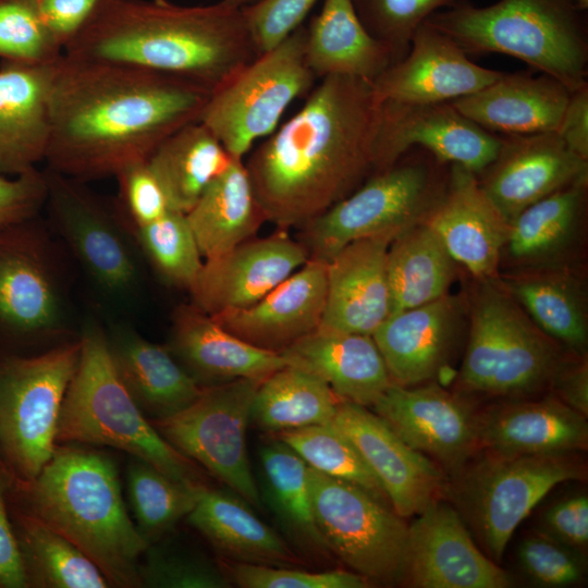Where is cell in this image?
I'll list each match as a JSON object with an SVG mask.
<instances>
[{"label":"cell","mask_w":588,"mask_h":588,"mask_svg":"<svg viewBox=\"0 0 588 588\" xmlns=\"http://www.w3.org/2000/svg\"><path fill=\"white\" fill-rule=\"evenodd\" d=\"M168 348L201 388L237 379L262 380L289 366L282 353L237 338L193 303L174 309Z\"/></svg>","instance_id":"obj_25"},{"label":"cell","mask_w":588,"mask_h":588,"mask_svg":"<svg viewBox=\"0 0 588 588\" xmlns=\"http://www.w3.org/2000/svg\"><path fill=\"white\" fill-rule=\"evenodd\" d=\"M455 265L441 238L426 221L395 237L387 252L390 315L448 294L455 277Z\"/></svg>","instance_id":"obj_40"},{"label":"cell","mask_w":588,"mask_h":588,"mask_svg":"<svg viewBox=\"0 0 588 588\" xmlns=\"http://www.w3.org/2000/svg\"><path fill=\"white\" fill-rule=\"evenodd\" d=\"M581 12L574 0H499L487 7L463 0L426 22L468 56L493 52L519 59L574 91L588 84Z\"/></svg>","instance_id":"obj_5"},{"label":"cell","mask_w":588,"mask_h":588,"mask_svg":"<svg viewBox=\"0 0 588 588\" xmlns=\"http://www.w3.org/2000/svg\"><path fill=\"white\" fill-rule=\"evenodd\" d=\"M78 340L79 359L61 407L57 442L111 446L183 485L205 486L192 461L158 432L121 382L109 355L106 328L89 319Z\"/></svg>","instance_id":"obj_6"},{"label":"cell","mask_w":588,"mask_h":588,"mask_svg":"<svg viewBox=\"0 0 588 588\" xmlns=\"http://www.w3.org/2000/svg\"><path fill=\"white\" fill-rule=\"evenodd\" d=\"M556 133L574 154L588 160V84L571 93Z\"/></svg>","instance_id":"obj_57"},{"label":"cell","mask_w":588,"mask_h":588,"mask_svg":"<svg viewBox=\"0 0 588 588\" xmlns=\"http://www.w3.org/2000/svg\"><path fill=\"white\" fill-rule=\"evenodd\" d=\"M331 422L357 449L401 517L418 515L444 492L441 469L365 406L341 401Z\"/></svg>","instance_id":"obj_18"},{"label":"cell","mask_w":588,"mask_h":588,"mask_svg":"<svg viewBox=\"0 0 588 588\" xmlns=\"http://www.w3.org/2000/svg\"><path fill=\"white\" fill-rule=\"evenodd\" d=\"M126 485L136 527L149 544L189 514L203 487L183 485L136 457L127 465Z\"/></svg>","instance_id":"obj_43"},{"label":"cell","mask_w":588,"mask_h":588,"mask_svg":"<svg viewBox=\"0 0 588 588\" xmlns=\"http://www.w3.org/2000/svg\"><path fill=\"white\" fill-rule=\"evenodd\" d=\"M412 449L458 468L479 444V418L436 384L392 383L371 406Z\"/></svg>","instance_id":"obj_21"},{"label":"cell","mask_w":588,"mask_h":588,"mask_svg":"<svg viewBox=\"0 0 588 588\" xmlns=\"http://www.w3.org/2000/svg\"><path fill=\"white\" fill-rule=\"evenodd\" d=\"M139 564L140 587L229 588L224 567L207 558L179 549L149 544Z\"/></svg>","instance_id":"obj_48"},{"label":"cell","mask_w":588,"mask_h":588,"mask_svg":"<svg viewBox=\"0 0 588 588\" xmlns=\"http://www.w3.org/2000/svg\"><path fill=\"white\" fill-rule=\"evenodd\" d=\"M115 176L123 208L133 226L151 223L172 210L147 160L126 166Z\"/></svg>","instance_id":"obj_52"},{"label":"cell","mask_w":588,"mask_h":588,"mask_svg":"<svg viewBox=\"0 0 588 588\" xmlns=\"http://www.w3.org/2000/svg\"><path fill=\"white\" fill-rule=\"evenodd\" d=\"M236 493L203 486L186 516L215 550L229 562L295 566L303 560L284 538L264 523Z\"/></svg>","instance_id":"obj_32"},{"label":"cell","mask_w":588,"mask_h":588,"mask_svg":"<svg viewBox=\"0 0 588 588\" xmlns=\"http://www.w3.org/2000/svg\"><path fill=\"white\" fill-rule=\"evenodd\" d=\"M222 1L230 4V5H233V7H236V8H242V7L252 4V3L256 2L257 0H222Z\"/></svg>","instance_id":"obj_59"},{"label":"cell","mask_w":588,"mask_h":588,"mask_svg":"<svg viewBox=\"0 0 588 588\" xmlns=\"http://www.w3.org/2000/svg\"><path fill=\"white\" fill-rule=\"evenodd\" d=\"M318 0H257L242 7L257 54L274 48L302 25Z\"/></svg>","instance_id":"obj_51"},{"label":"cell","mask_w":588,"mask_h":588,"mask_svg":"<svg viewBox=\"0 0 588 588\" xmlns=\"http://www.w3.org/2000/svg\"><path fill=\"white\" fill-rule=\"evenodd\" d=\"M381 102L371 82L331 75L245 167L266 220L301 229L373 173Z\"/></svg>","instance_id":"obj_2"},{"label":"cell","mask_w":588,"mask_h":588,"mask_svg":"<svg viewBox=\"0 0 588 588\" xmlns=\"http://www.w3.org/2000/svg\"><path fill=\"white\" fill-rule=\"evenodd\" d=\"M340 402L331 388L316 375L285 366L260 381L252 404L250 422L273 433L329 424Z\"/></svg>","instance_id":"obj_41"},{"label":"cell","mask_w":588,"mask_h":588,"mask_svg":"<svg viewBox=\"0 0 588 588\" xmlns=\"http://www.w3.org/2000/svg\"><path fill=\"white\" fill-rule=\"evenodd\" d=\"M260 381L237 379L203 388L183 411L150 421L173 448L261 511L264 503L246 448L252 404Z\"/></svg>","instance_id":"obj_14"},{"label":"cell","mask_w":588,"mask_h":588,"mask_svg":"<svg viewBox=\"0 0 588 588\" xmlns=\"http://www.w3.org/2000/svg\"><path fill=\"white\" fill-rule=\"evenodd\" d=\"M306 62L317 78L347 75L375 81L394 63L391 51L363 25L351 0H324L306 26Z\"/></svg>","instance_id":"obj_36"},{"label":"cell","mask_w":588,"mask_h":588,"mask_svg":"<svg viewBox=\"0 0 588 588\" xmlns=\"http://www.w3.org/2000/svg\"><path fill=\"white\" fill-rule=\"evenodd\" d=\"M556 347L493 280H481L470 304V327L458 373L463 390L487 395L532 392L560 367Z\"/></svg>","instance_id":"obj_8"},{"label":"cell","mask_w":588,"mask_h":588,"mask_svg":"<svg viewBox=\"0 0 588 588\" xmlns=\"http://www.w3.org/2000/svg\"><path fill=\"white\" fill-rule=\"evenodd\" d=\"M588 175L524 209L511 223L503 253L523 269L566 265L587 207Z\"/></svg>","instance_id":"obj_34"},{"label":"cell","mask_w":588,"mask_h":588,"mask_svg":"<svg viewBox=\"0 0 588 588\" xmlns=\"http://www.w3.org/2000/svg\"><path fill=\"white\" fill-rule=\"evenodd\" d=\"M278 439L294 450L310 468L356 485L390 504L382 486L357 449L332 422L284 430L278 433Z\"/></svg>","instance_id":"obj_44"},{"label":"cell","mask_w":588,"mask_h":588,"mask_svg":"<svg viewBox=\"0 0 588 588\" xmlns=\"http://www.w3.org/2000/svg\"><path fill=\"white\" fill-rule=\"evenodd\" d=\"M306 26L258 54L213 90L200 114L229 155L243 160L253 144L270 135L291 102L317 77L305 58Z\"/></svg>","instance_id":"obj_10"},{"label":"cell","mask_w":588,"mask_h":588,"mask_svg":"<svg viewBox=\"0 0 588 588\" xmlns=\"http://www.w3.org/2000/svg\"><path fill=\"white\" fill-rule=\"evenodd\" d=\"M280 353L289 366L316 375L344 402L371 407L392 384L372 335L317 329Z\"/></svg>","instance_id":"obj_31"},{"label":"cell","mask_w":588,"mask_h":588,"mask_svg":"<svg viewBox=\"0 0 588 588\" xmlns=\"http://www.w3.org/2000/svg\"><path fill=\"white\" fill-rule=\"evenodd\" d=\"M57 250L36 218L0 229V341H71L68 287Z\"/></svg>","instance_id":"obj_11"},{"label":"cell","mask_w":588,"mask_h":588,"mask_svg":"<svg viewBox=\"0 0 588 588\" xmlns=\"http://www.w3.org/2000/svg\"><path fill=\"white\" fill-rule=\"evenodd\" d=\"M47 200L45 171L15 176L0 174V229L34 219Z\"/></svg>","instance_id":"obj_53"},{"label":"cell","mask_w":588,"mask_h":588,"mask_svg":"<svg viewBox=\"0 0 588 588\" xmlns=\"http://www.w3.org/2000/svg\"><path fill=\"white\" fill-rule=\"evenodd\" d=\"M287 230L253 237L206 259L188 289L192 303L209 316L253 305L307 260L304 246Z\"/></svg>","instance_id":"obj_19"},{"label":"cell","mask_w":588,"mask_h":588,"mask_svg":"<svg viewBox=\"0 0 588 588\" xmlns=\"http://www.w3.org/2000/svg\"><path fill=\"white\" fill-rule=\"evenodd\" d=\"M551 382L563 403L583 416L588 415V366L586 360L572 366L562 365L555 371Z\"/></svg>","instance_id":"obj_58"},{"label":"cell","mask_w":588,"mask_h":588,"mask_svg":"<svg viewBox=\"0 0 588 588\" xmlns=\"http://www.w3.org/2000/svg\"><path fill=\"white\" fill-rule=\"evenodd\" d=\"M462 320V303L445 294L390 315L372 338L392 383L413 387L433 378L446 362Z\"/></svg>","instance_id":"obj_28"},{"label":"cell","mask_w":588,"mask_h":588,"mask_svg":"<svg viewBox=\"0 0 588 588\" xmlns=\"http://www.w3.org/2000/svg\"><path fill=\"white\" fill-rule=\"evenodd\" d=\"M57 63L1 60L0 174L20 175L36 169L37 163L45 160Z\"/></svg>","instance_id":"obj_27"},{"label":"cell","mask_w":588,"mask_h":588,"mask_svg":"<svg viewBox=\"0 0 588 588\" xmlns=\"http://www.w3.org/2000/svg\"><path fill=\"white\" fill-rule=\"evenodd\" d=\"M499 284L549 339L579 355L586 353V295L566 265L523 269Z\"/></svg>","instance_id":"obj_37"},{"label":"cell","mask_w":588,"mask_h":588,"mask_svg":"<svg viewBox=\"0 0 588 588\" xmlns=\"http://www.w3.org/2000/svg\"><path fill=\"white\" fill-rule=\"evenodd\" d=\"M106 339L115 372L149 420L177 414L200 394L203 388L168 346L150 342L125 322L111 323Z\"/></svg>","instance_id":"obj_30"},{"label":"cell","mask_w":588,"mask_h":588,"mask_svg":"<svg viewBox=\"0 0 588 588\" xmlns=\"http://www.w3.org/2000/svg\"><path fill=\"white\" fill-rule=\"evenodd\" d=\"M571 90L550 75L502 73L482 89L451 101L480 127L503 135L556 132Z\"/></svg>","instance_id":"obj_29"},{"label":"cell","mask_w":588,"mask_h":588,"mask_svg":"<svg viewBox=\"0 0 588 588\" xmlns=\"http://www.w3.org/2000/svg\"><path fill=\"white\" fill-rule=\"evenodd\" d=\"M9 479L0 466V588H24L29 586L28 577L5 503Z\"/></svg>","instance_id":"obj_56"},{"label":"cell","mask_w":588,"mask_h":588,"mask_svg":"<svg viewBox=\"0 0 588 588\" xmlns=\"http://www.w3.org/2000/svg\"><path fill=\"white\" fill-rule=\"evenodd\" d=\"M390 243L382 237L357 240L327 262L326 305L319 330L372 335L390 316Z\"/></svg>","instance_id":"obj_26"},{"label":"cell","mask_w":588,"mask_h":588,"mask_svg":"<svg viewBox=\"0 0 588 588\" xmlns=\"http://www.w3.org/2000/svg\"><path fill=\"white\" fill-rule=\"evenodd\" d=\"M15 534L29 586L48 588L111 586L87 554L33 514L17 515Z\"/></svg>","instance_id":"obj_42"},{"label":"cell","mask_w":588,"mask_h":588,"mask_svg":"<svg viewBox=\"0 0 588 588\" xmlns=\"http://www.w3.org/2000/svg\"><path fill=\"white\" fill-rule=\"evenodd\" d=\"M546 531L566 546L580 551L588 543V498L564 499L550 507L543 518Z\"/></svg>","instance_id":"obj_55"},{"label":"cell","mask_w":588,"mask_h":588,"mask_svg":"<svg viewBox=\"0 0 588 588\" xmlns=\"http://www.w3.org/2000/svg\"><path fill=\"white\" fill-rule=\"evenodd\" d=\"M210 95L179 76L62 54L51 88L48 169L83 182L115 176L199 121Z\"/></svg>","instance_id":"obj_1"},{"label":"cell","mask_w":588,"mask_h":588,"mask_svg":"<svg viewBox=\"0 0 588 588\" xmlns=\"http://www.w3.org/2000/svg\"><path fill=\"white\" fill-rule=\"evenodd\" d=\"M113 0H38L41 16L64 48L78 37Z\"/></svg>","instance_id":"obj_54"},{"label":"cell","mask_w":588,"mask_h":588,"mask_svg":"<svg viewBox=\"0 0 588 588\" xmlns=\"http://www.w3.org/2000/svg\"><path fill=\"white\" fill-rule=\"evenodd\" d=\"M588 175V160L574 154L556 132L502 136L494 160L478 183L511 223L524 209Z\"/></svg>","instance_id":"obj_20"},{"label":"cell","mask_w":588,"mask_h":588,"mask_svg":"<svg viewBox=\"0 0 588 588\" xmlns=\"http://www.w3.org/2000/svg\"><path fill=\"white\" fill-rule=\"evenodd\" d=\"M63 49L47 27L38 0H0L1 60L51 64Z\"/></svg>","instance_id":"obj_47"},{"label":"cell","mask_w":588,"mask_h":588,"mask_svg":"<svg viewBox=\"0 0 588 588\" xmlns=\"http://www.w3.org/2000/svg\"><path fill=\"white\" fill-rule=\"evenodd\" d=\"M20 486L29 513L76 544L111 586L140 587L139 559L149 543L126 512L107 455L57 446L40 473Z\"/></svg>","instance_id":"obj_4"},{"label":"cell","mask_w":588,"mask_h":588,"mask_svg":"<svg viewBox=\"0 0 588 588\" xmlns=\"http://www.w3.org/2000/svg\"><path fill=\"white\" fill-rule=\"evenodd\" d=\"M225 572L242 588H366L370 581L345 569L308 572L289 566L229 562Z\"/></svg>","instance_id":"obj_49"},{"label":"cell","mask_w":588,"mask_h":588,"mask_svg":"<svg viewBox=\"0 0 588 588\" xmlns=\"http://www.w3.org/2000/svg\"><path fill=\"white\" fill-rule=\"evenodd\" d=\"M426 222L453 259L475 278H497L510 223L485 194L474 172L450 166L446 192Z\"/></svg>","instance_id":"obj_23"},{"label":"cell","mask_w":588,"mask_h":588,"mask_svg":"<svg viewBox=\"0 0 588 588\" xmlns=\"http://www.w3.org/2000/svg\"><path fill=\"white\" fill-rule=\"evenodd\" d=\"M450 166L414 147L391 167L372 173L301 228L298 242L308 259L328 262L354 241L382 237L392 242L425 222L446 192Z\"/></svg>","instance_id":"obj_7"},{"label":"cell","mask_w":588,"mask_h":588,"mask_svg":"<svg viewBox=\"0 0 588 588\" xmlns=\"http://www.w3.org/2000/svg\"><path fill=\"white\" fill-rule=\"evenodd\" d=\"M576 5L578 7V9H580L581 11H585L587 10L588 8V0H574Z\"/></svg>","instance_id":"obj_60"},{"label":"cell","mask_w":588,"mask_h":588,"mask_svg":"<svg viewBox=\"0 0 588 588\" xmlns=\"http://www.w3.org/2000/svg\"><path fill=\"white\" fill-rule=\"evenodd\" d=\"M586 418L560 400L515 403L479 418V443L509 455L565 454L586 449Z\"/></svg>","instance_id":"obj_33"},{"label":"cell","mask_w":588,"mask_h":588,"mask_svg":"<svg viewBox=\"0 0 588 588\" xmlns=\"http://www.w3.org/2000/svg\"><path fill=\"white\" fill-rule=\"evenodd\" d=\"M517 554L523 572L540 586L566 587L580 581L584 576L579 551L544 531L524 538Z\"/></svg>","instance_id":"obj_50"},{"label":"cell","mask_w":588,"mask_h":588,"mask_svg":"<svg viewBox=\"0 0 588 588\" xmlns=\"http://www.w3.org/2000/svg\"><path fill=\"white\" fill-rule=\"evenodd\" d=\"M326 293L327 262L308 259L253 305L210 317L257 347L281 352L319 328Z\"/></svg>","instance_id":"obj_24"},{"label":"cell","mask_w":588,"mask_h":588,"mask_svg":"<svg viewBox=\"0 0 588 588\" xmlns=\"http://www.w3.org/2000/svg\"><path fill=\"white\" fill-rule=\"evenodd\" d=\"M79 351L76 338L37 355L0 359V452L20 482L33 480L54 453Z\"/></svg>","instance_id":"obj_9"},{"label":"cell","mask_w":588,"mask_h":588,"mask_svg":"<svg viewBox=\"0 0 588 588\" xmlns=\"http://www.w3.org/2000/svg\"><path fill=\"white\" fill-rule=\"evenodd\" d=\"M259 491L272 512L284 540L302 559L315 562L333 555L314 516L307 464L278 439L260 448Z\"/></svg>","instance_id":"obj_35"},{"label":"cell","mask_w":588,"mask_h":588,"mask_svg":"<svg viewBox=\"0 0 588 588\" xmlns=\"http://www.w3.org/2000/svg\"><path fill=\"white\" fill-rule=\"evenodd\" d=\"M501 144V135L477 125L451 101H383L375 140L373 173L419 147L442 162L458 164L478 174L494 160Z\"/></svg>","instance_id":"obj_16"},{"label":"cell","mask_w":588,"mask_h":588,"mask_svg":"<svg viewBox=\"0 0 588 588\" xmlns=\"http://www.w3.org/2000/svg\"><path fill=\"white\" fill-rule=\"evenodd\" d=\"M565 454L509 455L490 451L461 478L456 499L493 560L517 526L556 485L584 477Z\"/></svg>","instance_id":"obj_13"},{"label":"cell","mask_w":588,"mask_h":588,"mask_svg":"<svg viewBox=\"0 0 588 588\" xmlns=\"http://www.w3.org/2000/svg\"><path fill=\"white\" fill-rule=\"evenodd\" d=\"M186 218L205 259L221 256L255 237L267 220L243 160L232 159Z\"/></svg>","instance_id":"obj_38"},{"label":"cell","mask_w":588,"mask_h":588,"mask_svg":"<svg viewBox=\"0 0 588 588\" xmlns=\"http://www.w3.org/2000/svg\"><path fill=\"white\" fill-rule=\"evenodd\" d=\"M63 54L179 76L211 93L258 56L242 8L222 0H113Z\"/></svg>","instance_id":"obj_3"},{"label":"cell","mask_w":588,"mask_h":588,"mask_svg":"<svg viewBox=\"0 0 588 588\" xmlns=\"http://www.w3.org/2000/svg\"><path fill=\"white\" fill-rule=\"evenodd\" d=\"M45 173V206L86 275L111 299L133 297L139 287L140 270L117 215L83 181L50 169Z\"/></svg>","instance_id":"obj_15"},{"label":"cell","mask_w":588,"mask_h":588,"mask_svg":"<svg viewBox=\"0 0 588 588\" xmlns=\"http://www.w3.org/2000/svg\"><path fill=\"white\" fill-rule=\"evenodd\" d=\"M232 159L213 133L195 121L168 136L147 161L170 208L186 215Z\"/></svg>","instance_id":"obj_39"},{"label":"cell","mask_w":588,"mask_h":588,"mask_svg":"<svg viewBox=\"0 0 588 588\" xmlns=\"http://www.w3.org/2000/svg\"><path fill=\"white\" fill-rule=\"evenodd\" d=\"M366 29L391 51L394 63L408 52L415 30L433 13L463 0H351ZM393 63V64H394Z\"/></svg>","instance_id":"obj_46"},{"label":"cell","mask_w":588,"mask_h":588,"mask_svg":"<svg viewBox=\"0 0 588 588\" xmlns=\"http://www.w3.org/2000/svg\"><path fill=\"white\" fill-rule=\"evenodd\" d=\"M418 588H505L510 575L473 541L450 504L432 501L408 526L403 578Z\"/></svg>","instance_id":"obj_17"},{"label":"cell","mask_w":588,"mask_h":588,"mask_svg":"<svg viewBox=\"0 0 588 588\" xmlns=\"http://www.w3.org/2000/svg\"><path fill=\"white\" fill-rule=\"evenodd\" d=\"M503 72L473 62L451 38L422 23L407 54L371 82L380 102L431 103L474 94Z\"/></svg>","instance_id":"obj_22"},{"label":"cell","mask_w":588,"mask_h":588,"mask_svg":"<svg viewBox=\"0 0 588 588\" xmlns=\"http://www.w3.org/2000/svg\"><path fill=\"white\" fill-rule=\"evenodd\" d=\"M137 245L170 285L188 290L204 261L186 215L170 210L158 220L133 226Z\"/></svg>","instance_id":"obj_45"},{"label":"cell","mask_w":588,"mask_h":588,"mask_svg":"<svg viewBox=\"0 0 588 588\" xmlns=\"http://www.w3.org/2000/svg\"><path fill=\"white\" fill-rule=\"evenodd\" d=\"M316 524L333 555L370 583L404 578L408 526L393 509L351 482L307 466Z\"/></svg>","instance_id":"obj_12"}]
</instances>
